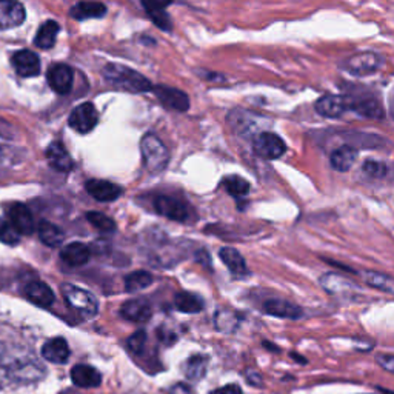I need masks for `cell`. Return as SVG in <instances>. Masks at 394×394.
<instances>
[{
	"label": "cell",
	"instance_id": "cell-43",
	"mask_svg": "<svg viewBox=\"0 0 394 394\" xmlns=\"http://www.w3.org/2000/svg\"><path fill=\"white\" fill-rule=\"evenodd\" d=\"M390 114L394 119V93L391 94V99H390Z\"/></svg>",
	"mask_w": 394,
	"mask_h": 394
},
{
	"label": "cell",
	"instance_id": "cell-14",
	"mask_svg": "<svg viewBox=\"0 0 394 394\" xmlns=\"http://www.w3.org/2000/svg\"><path fill=\"white\" fill-rule=\"evenodd\" d=\"M228 122L232 130L242 138L254 134L259 126V119L245 110H232L228 116Z\"/></svg>",
	"mask_w": 394,
	"mask_h": 394
},
{
	"label": "cell",
	"instance_id": "cell-17",
	"mask_svg": "<svg viewBox=\"0 0 394 394\" xmlns=\"http://www.w3.org/2000/svg\"><path fill=\"white\" fill-rule=\"evenodd\" d=\"M348 108L356 111L357 114L368 117V119H383L385 111L382 103L372 96H365V98H355L348 100Z\"/></svg>",
	"mask_w": 394,
	"mask_h": 394
},
{
	"label": "cell",
	"instance_id": "cell-42",
	"mask_svg": "<svg viewBox=\"0 0 394 394\" xmlns=\"http://www.w3.org/2000/svg\"><path fill=\"white\" fill-rule=\"evenodd\" d=\"M211 394H244V391L240 390V388L237 387V385L231 383V385H225V387L213 391Z\"/></svg>",
	"mask_w": 394,
	"mask_h": 394
},
{
	"label": "cell",
	"instance_id": "cell-7",
	"mask_svg": "<svg viewBox=\"0 0 394 394\" xmlns=\"http://www.w3.org/2000/svg\"><path fill=\"white\" fill-rule=\"evenodd\" d=\"M155 208L156 211L166 217V219H171L176 222H183L188 219V206L180 199L170 197V196H160L155 200Z\"/></svg>",
	"mask_w": 394,
	"mask_h": 394
},
{
	"label": "cell",
	"instance_id": "cell-21",
	"mask_svg": "<svg viewBox=\"0 0 394 394\" xmlns=\"http://www.w3.org/2000/svg\"><path fill=\"white\" fill-rule=\"evenodd\" d=\"M70 347L63 337H55V339L48 341L42 347V356L48 362L53 364H65L70 359Z\"/></svg>",
	"mask_w": 394,
	"mask_h": 394
},
{
	"label": "cell",
	"instance_id": "cell-30",
	"mask_svg": "<svg viewBox=\"0 0 394 394\" xmlns=\"http://www.w3.org/2000/svg\"><path fill=\"white\" fill-rule=\"evenodd\" d=\"M170 4H148L143 2L145 10H147L150 19L156 23L157 28L164 31H171V19L168 13H165V8Z\"/></svg>",
	"mask_w": 394,
	"mask_h": 394
},
{
	"label": "cell",
	"instance_id": "cell-23",
	"mask_svg": "<svg viewBox=\"0 0 394 394\" xmlns=\"http://www.w3.org/2000/svg\"><path fill=\"white\" fill-rule=\"evenodd\" d=\"M60 257L63 262L70 265V267H80V265H85L88 261H90V250H88V247L85 244L72 242L62 248Z\"/></svg>",
	"mask_w": 394,
	"mask_h": 394
},
{
	"label": "cell",
	"instance_id": "cell-19",
	"mask_svg": "<svg viewBox=\"0 0 394 394\" xmlns=\"http://www.w3.org/2000/svg\"><path fill=\"white\" fill-rule=\"evenodd\" d=\"M357 156H359V151L355 147H351V145H343V147H339L331 152V156H329V164H331L333 170L339 173H347L351 170L353 165L356 164Z\"/></svg>",
	"mask_w": 394,
	"mask_h": 394
},
{
	"label": "cell",
	"instance_id": "cell-29",
	"mask_svg": "<svg viewBox=\"0 0 394 394\" xmlns=\"http://www.w3.org/2000/svg\"><path fill=\"white\" fill-rule=\"evenodd\" d=\"M320 285L327 289L328 293L331 294H341V293H348L351 289H356L355 284L350 282L348 279H345L339 275H334V272H328L320 277Z\"/></svg>",
	"mask_w": 394,
	"mask_h": 394
},
{
	"label": "cell",
	"instance_id": "cell-31",
	"mask_svg": "<svg viewBox=\"0 0 394 394\" xmlns=\"http://www.w3.org/2000/svg\"><path fill=\"white\" fill-rule=\"evenodd\" d=\"M174 305L180 313H188V315H195V313L204 310V301L199 296L187 291H182L176 296Z\"/></svg>",
	"mask_w": 394,
	"mask_h": 394
},
{
	"label": "cell",
	"instance_id": "cell-13",
	"mask_svg": "<svg viewBox=\"0 0 394 394\" xmlns=\"http://www.w3.org/2000/svg\"><path fill=\"white\" fill-rule=\"evenodd\" d=\"M85 190L88 195L94 197L96 200H99V202H112V200H117L124 192V190L120 188L119 185L100 179L88 180L85 183Z\"/></svg>",
	"mask_w": 394,
	"mask_h": 394
},
{
	"label": "cell",
	"instance_id": "cell-3",
	"mask_svg": "<svg viewBox=\"0 0 394 394\" xmlns=\"http://www.w3.org/2000/svg\"><path fill=\"white\" fill-rule=\"evenodd\" d=\"M60 289L67 303L72 310L77 311L80 316L85 319H90L98 315L99 303L98 299H96L90 291H86V289L79 288L72 284H62Z\"/></svg>",
	"mask_w": 394,
	"mask_h": 394
},
{
	"label": "cell",
	"instance_id": "cell-34",
	"mask_svg": "<svg viewBox=\"0 0 394 394\" xmlns=\"http://www.w3.org/2000/svg\"><path fill=\"white\" fill-rule=\"evenodd\" d=\"M223 185L230 195L235 197H244L250 192V183L240 176H228L227 179H223Z\"/></svg>",
	"mask_w": 394,
	"mask_h": 394
},
{
	"label": "cell",
	"instance_id": "cell-28",
	"mask_svg": "<svg viewBox=\"0 0 394 394\" xmlns=\"http://www.w3.org/2000/svg\"><path fill=\"white\" fill-rule=\"evenodd\" d=\"M37 232H39L40 240H42L45 245L51 247V248L59 247L63 242V237H65L63 231L58 227V225H54L48 221H42L39 223Z\"/></svg>",
	"mask_w": 394,
	"mask_h": 394
},
{
	"label": "cell",
	"instance_id": "cell-33",
	"mask_svg": "<svg viewBox=\"0 0 394 394\" xmlns=\"http://www.w3.org/2000/svg\"><path fill=\"white\" fill-rule=\"evenodd\" d=\"M362 277H364L367 285L373 287L376 289H382V291H394V280L390 279L388 276L381 275V272L365 271L362 272Z\"/></svg>",
	"mask_w": 394,
	"mask_h": 394
},
{
	"label": "cell",
	"instance_id": "cell-22",
	"mask_svg": "<svg viewBox=\"0 0 394 394\" xmlns=\"http://www.w3.org/2000/svg\"><path fill=\"white\" fill-rule=\"evenodd\" d=\"M120 315L126 320H131V322H147L151 317V307L143 299H131L122 305Z\"/></svg>",
	"mask_w": 394,
	"mask_h": 394
},
{
	"label": "cell",
	"instance_id": "cell-6",
	"mask_svg": "<svg viewBox=\"0 0 394 394\" xmlns=\"http://www.w3.org/2000/svg\"><path fill=\"white\" fill-rule=\"evenodd\" d=\"M98 122H99V114L98 111H96V107L90 102L82 103V105L74 108V111L71 112V116L68 119L70 126L80 134H86L93 131Z\"/></svg>",
	"mask_w": 394,
	"mask_h": 394
},
{
	"label": "cell",
	"instance_id": "cell-32",
	"mask_svg": "<svg viewBox=\"0 0 394 394\" xmlns=\"http://www.w3.org/2000/svg\"><path fill=\"white\" fill-rule=\"evenodd\" d=\"M152 284V277L147 271H134L125 277V289L128 293H138Z\"/></svg>",
	"mask_w": 394,
	"mask_h": 394
},
{
	"label": "cell",
	"instance_id": "cell-12",
	"mask_svg": "<svg viewBox=\"0 0 394 394\" xmlns=\"http://www.w3.org/2000/svg\"><path fill=\"white\" fill-rule=\"evenodd\" d=\"M11 63L22 77H36L40 74V59L39 55L29 50H22L13 54Z\"/></svg>",
	"mask_w": 394,
	"mask_h": 394
},
{
	"label": "cell",
	"instance_id": "cell-39",
	"mask_svg": "<svg viewBox=\"0 0 394 394\" xmlns=\"http://www.w3.org/2000/svg\"><path fill=\"white\" fill-rule=\"evenodd\" d=\"M362 170H364L365 174H368L369 178H383L387 174V165L379 162V160H365V164L362 165Z\"/></svg>",
	"mask_w": 394,
	"mask_h": 394
},
{
	"label": "cell",
	"instance_id": "cell-10",
	"mask_svg": "<svg viewBox=\"0 0 394 394\" xmlns=\"http://www.w3.org/2000/svg\"><path fill=\"white\" fill-rule=\"evenodd\" d=\"M48 84L58 94H67L71 91L72 80H74V74L72 70L65 65V63H55V65L50 67L46 72Z\"/></svg>",
	"mask_w": 394,
	"mask_h": 394
},
{
	"label": "cell",
	"instance_id": "cell-1",
	"mask_svg": "<svg viewBox=\"0 0 394 394\" xmlns=\"http://www.w3.org/2000/svg\"><path fill=\"white\" fill-rule=\"evenodd\" d=\"M103 77L110 85L130 93H147L155 88L150 80L139 74L138 71L125 65H119V63H108V65H105Z\"/></svg>",
	"mask_w": 394,
	"mask_h": 394
},
{
	"label": "cell",
	"instance_id": "cell-26",
	"mask_svg": "<svg viewBox=\"0 0 394 394\" xmlns=\"http://www.w3.org/2000/svg\"><path fill=\"white\" fill-rule=\"evenodd\" d=\"M219 256L222 262L227 265L228 270L232 272L235 276H245L248 275V267L245 263L244 256L240 254L237 250L231 247H225L219 251Z\"/></svg>",
	"mask_w": 394,
	"mask_h": 394
},
{
	"label": "cell",
	"instance_id": "cell-25",
	"mask_svg": "<svg viewBox=\"0 0 394 394\" xmlns=\"http://www.w3.org/2000/svg\"><path fill=\"white\" fill-rule=\"evenodd\" d=\"M107 14V6L99 2H80L70 10V15L76 20L99 19Z\"/></svg>",
	"mask_w": 394,
	"mask_h": 394
},
{
	"label": "cell",
	"instance_id": "cell-41",
	"mask_svg": "<svg viewBox=\"0 0 394 394\" xmlns=\"http://www.w3.org/2000/svg\"><path fill=\"white\" fill-rule=\"evenodd\" d=\"M376 360L383 369H387V372H390V373H394V356L381 355L376 357Z\"/></svg>",
	"mask_w": 394,
	"mask_h": 394
},
{
	"label": "cell",
	"instance_id": "cell-11",
	"mask_svg": "<svg viewBox=\"0 0 394 394\" xmlns=\"http://www.w3.org/2000/svg\"><path fill=\"white\" fill-rule=\"evenodd\" d=\"M27 13L20 2L13 0H0V28L10 29L22 25L25 22Z\"/></svg>",
	"mask_w": 394,
	"mask_h": 394
},
{
	"label": "cell",
	"instance_id": "cell-2",
	"mask_svg": "<svg viewBox=\"0 0 394 394\" xmlns=\"http://www.w3.org/2000/svg\"><path fill=\"white\" fill-rule=\"evenodd\" d=\"M140 150H142L143 165L150 173L157 174L165 170L168 165V159H170V152H168L166 147L157 136L155 134L145 136L140 142Z\"/></svg>",
	"mask_w": 394,
	"mask_h": 394
},
{
	"label": "cell",
	"instance_id": "cell-27",
	"mask_svg": "<svg viewBox=\"0 0 394 394\" xmlns=\"http://www.w3.org/2000/svg\"><path fill=\"white\" fill-rule=\"evenodd\" d=\"M59 29H60V27L55 20L45 22L44 25L39 28L37 34H36V39H34L36 46L42 48V50H50V48H53L55 44V37H58Z\"/></svg>",
	"mask_w": 394,
	"mask_h": 394
},
{
	"label": "cell",
	"instance_id": "cell-40",
	"mask_svg": "<svg viewBox=\"0 0 394 394\" xmlns=\"http://www.w3.org/2000/svg\"><path fill=\"white\" fill-rule=\"evenodd\" d=\"M145 342H147V334H145V331H138L128 339V347L133 353H142Z\"/></svg>",
	"mask_w": 394,
	"mask_h": 394
},
{
	"label": "cell",
	"instance_id": "cell-36",
	"mask_svg": "<svg viewBox=\"0 0 394 394\" xmlns=\"http://www.w3.org/2000/svg\"><path fill=\"white\" fill-rule=\"evenodd\" d=\"M0 242L6 245H18L20 242V232L13 227V223L0 217Z\"/></svg>",
	"mask_w": 394,
	"mask_h": 394
},
{
	"label": "cell",
	"instance_id": "cell-4",
	"mask_svg": "<svg viewBox=\"0 0 394 394\" xmlns=\"http://www.w3.org/2000/svg\"><path fill=\"white\" fill-rule=\"evenodd\" d=\"M383 59L373 51H362L353 54L343 62V70L353 76H369L382 67Z\"/></svg>",
	"mask_w": 394,
	"mask_h": 394
},
{
	"label": "cell",
	"instance_id": "cell-15",
	"mask_svg": "<svg viewBox=\"0 0 394 394\" xmlns=\"http://www.w3.org/2000/svg\"><path fill=\"white\" fill-rule=\"evenodd\" d=\"M315 108L320 116L328 119H336V117H341L343 112L348 110V100L347 98H342V96L327 94L317 99Z\"/></svg>",
	"mask_w": 394,
	"mask_h": 394
},
{
	"label": "cell",
	"instance_id": "cell-9",
	"mask_svg": "<svg viewBox=\"0 0 394 394\" xmlns=\"http://www.w3.org/2000/svg\"><path fill=\"white\" fill-rule=\"evenodd\" d=\"M152 91H155V94L157 96L159 102L166 108L180 112L187 111L190 108L188 96L180 90H176V88L165 86V85H157L152 88Z\"/></svg>",
	"mask_w": 394,
	"mask_h": 394
},
{
	"label": "cell",
	"instance_id": "cell-5",
	"mask_svg": "<svg viewBox=\"0 0 394 394\" xmlns=\"http://www.w3.org/2000/svg\"><path fill=\"white\" fill-rule=\"evenodd\" d=\"M253 150L259 157L275 160L282 157L287 151V143L275 133H259L253 140Z\"/></svg>",
	"mask_w": 394,
	"mask_h": 394
},
{
	"label": "cell",
	"instance_id": "cell-8",
	"mask_svg": "<svg viewBox=\"0 0 394 394\" xmlns=\"http://www.w3.org/2000/svg\"><path fill=\"white\" fill-rule=\"evenodd\" d=\"M8 221L13 223V227L18 230L20 235L29 236L31 232L34 231V221L33 214L28 210V206L25 204L14 202L6 210Z\"/></svg>",
	"mask_w": 394,
	"mask_h": 394
},
{
	"label": "cell",
	"instance_id": "cell-16",
	"mask_svg": "<svg viewBox=\"0 0 394 394\" xmlns=\"http://www.w3.org/2000/svg\"><path fill=\"white\" fill-rule=\"evenodd\" d=\"M263 313H267L270 316L282 317V319H299L303 316V311L299 305H294L288 301L282 299H268L262 307Z\"/></svg>",
	"mask_w": 394,
	"mask_h": 394
},
{
	"label": "cell",
	"instance_id": "cell-18",
	"mask_svg": "<svg viewBox=\"0 0 394 394\" xmlns=\"http://www.w3.org/2000/svg\"><path fill=\"white\" fill-rule=\"evenodd\" d=\"M45 156L54 170L60 173H70L72 166H74L71 156L68 155V151L63 147L62 142H53L50 147L46 148Z\"/></svg>",
	"mask_w": 394,
	"mask_h": 394
},
{
	"label": "cell",
	"instance_id": "cell-20",
	"mask_svg": "<svg viewBox=\"0 0 394 394\" xmlns=\"http://www.w3.org/2000/svg\"><path fill=\"white\" fill-rule=\"evenodd\" d=\"M71 379L80 388H96L102 383V376L98 369L84 364H79L71 369Z\"/></svg>",
	"mask_w": 394,
	"mask_h": 394
},
{
	"label": "cell",
	"instance_id": "cell-35",
	"mask_svg": "<svg viewBox=\"0 0 394 394\" xmlns=\"http://www.w3.org/2000/svg\"><path fill=\"white\" fill-rule=\"evenodd\" d=\"M185 373H187V377L191 381L202 379L206 373V359L204 356H195L188 359Z\"/></svg>",
	"mask_w": 394,
	"mask_h": 394
},
{
	"label": "cell",
	"instance_id": "cell-37",
	"mask_svg": "<svg viewBox=\"0 0 394 394\" xmlns=\"http://www.w3.org/2000/svg\"><path fill=\"white\" fill-rule=\"evenodd\" d=\"M86 219L96 230H99L102 232H111L116 230V223L112 222V219H110L108 216L102 213H88Z\"/></svg>",
	"mask_w": 394,
	"mask_h": 394
},
{
	"label": "cell",
	"instance_id": "cell-38",
	"mask_svg": "<svg viewBox=\"0 0 394 394\" xmlns=\"http://www.w3.org/2000/svg\"><path fill=\"white\" fill-rule=\"evenodd\" d=\"M216 324L217 328L223 329V331H232V329L237 328V316L235 313L231 311H219L217 313V317H216Z\"/></svg>",
	"mask_w": 394,
	"mask_h": 394
},
{
	"label": "cell",
	"instance_id": "cell-24",
	"mask_svg": "<svg viewBox=\"0 0 394 394\" xmlns=\"http://www.w3.org/2000/svg\"><path fill=\"white\" fill-rule=\"evenodd\" d=\"M25 296L39 307H50L54 302L53 289L44 282H29L25 287Z\"/></svg>",
	"mask_w": 394,
	"mask_h": 394
}]
</instances>
